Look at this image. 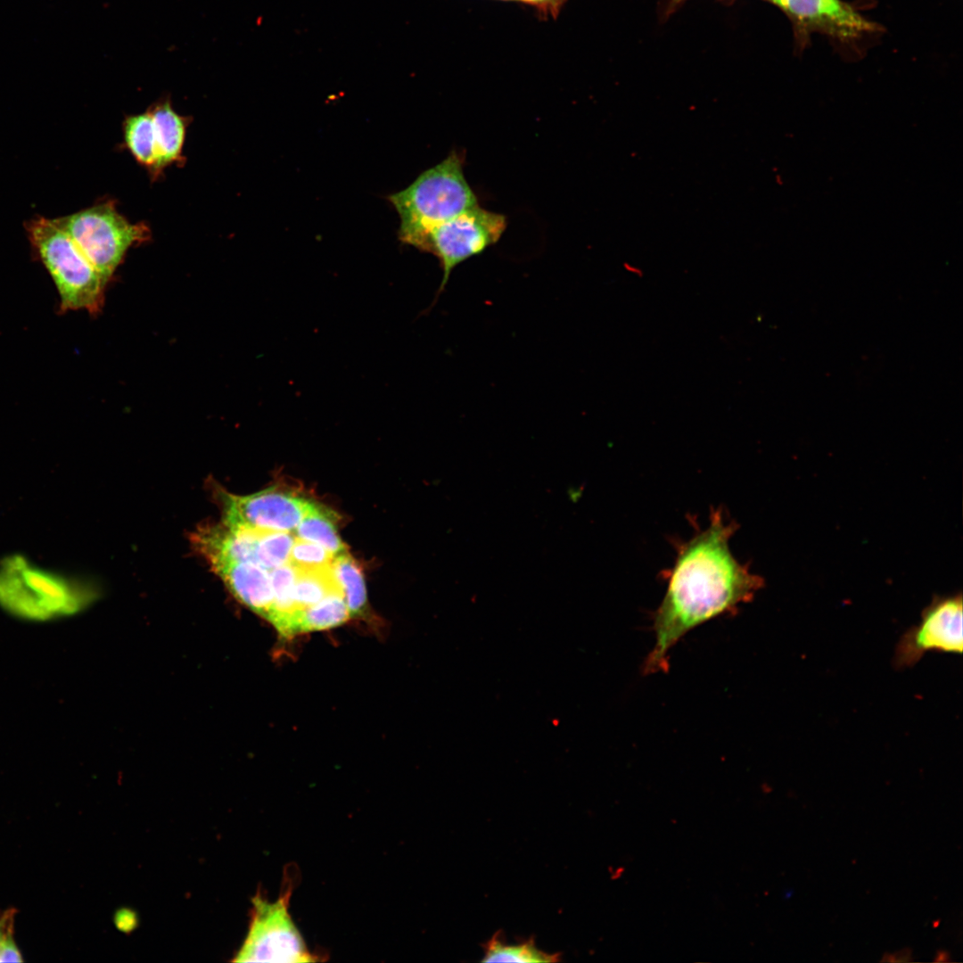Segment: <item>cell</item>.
Segmentation results:
<instances>
[{
  "label": "cell",
  "mask_w": 963,
  "mask_h": 963,
  "mask_svg": "<svg viewBox=\"0 0 963 963\" xmlns=\"http://www.w3.org/2000/svg\"><path fill=\"white\" fill-rule=\"evenodd\" d=\"M962 607L961 594L934 599L923 611L918 624L901 637L893 665L897 669L913 666L929 651L961 654Z\"/></svg>",
  "instance_id": "ba28073f"
},
{
  "label": "cell",
  "mask_w": 963,
  "mask_h": 963,
  "mask_svg": "<svg viewBox=\"0 0 963 963\" xmlns=\"http://www.w3.org/2000/svg\"><path fill=\"white\" fill-rule=\"evenodd\" d=\"M78 248L109 282L129 248L150 238L144 223H131L105 202L55 218Z\"/></svg>",
  "instance_id": "5b68a950"
},
{
  "label": "cell",
  "mask_w": 963,
  "mask_h": 963,
  "mask_svg": "<svg viewBox=\"0 0 963 963\" xmlns=\"http://www.w3.org/2000/svg\"><path fill=\"white\" fill-rule=\"evenodd\" d=\"M26 229L31 245L56 286L60 311L99 313L108 282L69 234L55 218L43 217L30 220Z\"/></svg>",
  "instance_id": "277c9868"
},
{
  "label": "cell",
  "mask_w": 963,
  "mask_h": 963,
  "mask_svg": "<svg viewBox=\"0 0 963 963\" xmlns=\"http://www.w3.org/2000/svg\"><path fill=\"white\" fill-rule=\"evenodd\" d=\"M350 616L344 596L333 594L304 612L300 632L333 628L343 623Z\"/></svg>",
  "instance_id": "ac0fdd59"
},
{
  "label": "cell",
  "mask_w": 963,
  "mask_h": 963,
  "mask_svg": "<svg viewBox=\"0 0 963 963\" xmlns=\"http://www.w3.org/2000/svg\"><path fill=\"white\" fill-rule=\"evenodd\" d=\"M780 7L800 23L840 38L875 29L873 23L840 0H783Z\"/></svg>",
  "instance_id": "30bf717a"
},
{
  "label": "cell",
  "mask_w": 963,
  "mask_h": 963,
  "mask_svg": "<svg viewBox=\"0 0 963 963\" xmlns=\"http://www.w3.org/2000/svg\"><path fill=\"white\" fill-rule=\"evenodd\" d=\"M908 957H910V954H907L906 950H904L901 951H898L895 954H891L889 956L885 955L883 960L889 962L908 961L910 960Z\"/></svg>",
  "instance_id": "7402d4cb"
},
{
  "label": "cell",
  "mask_w": 963,
  "mask_h": 963,
  "mask_svg": "<svg viewBox=\"0 0 963 963\" xmlns=\"http://www.w3.org/2000/svg\"><path fill=\"white\" fill-rule=\"evenodd\" d=\"M674 1H675V2H679V1H681V0H674Z\"/></svg>",
  "instance_id": "484cf974"
},
{
  "label": "cell",
  "mask_w": 963,
  "mask_h": 963,
  "mask_svg": "<svg viewBox=\"0 0 963 963\" xmlns=\"http://www.w3.org/2000/svg\"><path fill=\"white\" fill-rule=\"evenodd\" d=\"M95 599L90 585L28 555L0 558V610L16 621L55 622L77 615Z\"/></svg>",
  "instance_id": "7a4b0ae2"
},
{
  "label": "cell",
  "mask_w": 963,
  "mask_h": 963,
  "mask_svg": "<svg viewBox=\"0 0 963 963\" xmlns=\"http://www.w3.org/2000/svg\"><path fill=\"white\" fill-rule=\"evenodd\" d=\"M522 1H527V2H531V3H534V4H544V3H549L552 0H522Z\"/></svg>",
  "instance_id": "cb8c5ba5"
},
{
  "label": "cell",
  "mask_w": 963,
  "mask_h": 963,
  "mask_svg": "<svg viewBox=\"0 0 963 963\" xmlns=\"http://www.w3.org/2000/svg\"><path fill=\"white\" fill-rule=\"evenodd\" d=\"M333 594L344 596L333 574L332 565L317 570H296L293 601L297 614L298 634L301 633L300 624L304 612Z\"/></svg>",
  "instance_id": "4fadbf2b"
},
{
  "label": "cell",
  "mask_w": 963,
  "mask_h": 963,
  "mask_svg": "<svg viewBox=\"0 0 963 963\" xmlns=\"http://www.w3.org/2000/svg\"><path fill=\"white\" fill-rule=\"evenodd\" d=\"M123 134L125 144L136 160L157 177L158 149L150 111L128 116L123 122Z\"/></svg>",
  "instance_id": "5bb4252c"
},
{
  "label": "cell",
  "mask_w": 963,
  "mask_h": 963,
  "mask_svg": "<svg viewBox=\"0 0 963 963\" xmlns=\"http://www.w3.org/2000/svg\"><path fill=\"white\" fill-rule=\"evenodd\" d=\"M949 953L946 951H939L936 953L935 962H945L949 960Z\"/></svg>",
  "instance_id": "603a6c76"
},
{
  "label": "cell",
  "mask_w": 963,
  "mask_h": 963,
  "mask_svg": "<svg viewBox=\"0 0 963 963\" xmlns=\"http://www.w3.org/2000/svg\"><path fill=\"white\" fill-rule=\"evenodd\" d=\"M332 569L343 591L350 615L362 613L366 603V591L358 564L344 552L334 556Z\"/></svg>",
  "instance_id": "2e32d148"
},
{
  "label": "cell",
  "mask_w": 963,
  "mask_h": 963,
  "mask_svg": "<svg viewBox=\"0 0 963 963\" xmlns=\"http://www.w3.org/2000/svg\"><path fill=\"white\" fill-rule=\"evenodd\" d=\"M16 910L13 908L0 912V962H21V952L14 939Z\"/></svg>",
  "instance_id": "44dd1931"
},
{
  "label": "cell",
  "mask_w": 963,
  "mask_h": 963,
  "mask_svg": "<svg viewBox=\"0 0 963 963\" xmlns=\"http://www.w3.org/2000/svg\"><path fill=\"white\" fill-rule=\"evenodd\" d=\"M148 111L155 130L159 176L165 168L184 159L182 151L189 121L173 109L169 100H161Z\"/></svg>",
  "instance_id": "7c38bea8"
},
{
  "label": "cell",
  "mask_w": 963,
  "mask_h": 963,
  "mask_svg": "<svg viewBox=\"0 0 963 963\" xmlns=\"http://www.w3.org/2000/svg\"><path fill=\"white\" fill-rule=\"evenodd\" d=\"M292 885L286 878L284 891L274 901L260 893L252 899L249 930L233 961L302 963L317 960L289 912Z\"/></svg>",
  "instance_id": "8992f818"
},
{
  "label": "cell",
  "mask_w": 963,
  "mask_h": 963,
  "mask_svg": "<svg viewBox=\"0 0 963 963\" xmlns=\"http://www.w3.org/2000/svg\"><path fill=\"white\" fill-rule=\"evenodd\" d=\"M294 539L291 531H260L255 564L270 571L288 563Z\"/></svg>",
  "instance_id": "d6986e66"
},
{
  "label": "cell",
  "mask_w": 963,
  "mask_h": 963,
  "mask_svg": "<svg viewBox=\"0 0 963 963\" xmlns=\"http://www.w3.org/2000/svg\"><path fill=\"white\" fill-rule=\"evenodd\" d=\"M780 7L783 0H769Z\"/></svg>",
  "instance_id": "d4e9b609"
},
{
  "label": "cell",
  "mask_w": 963,
  "mask_h": 963,
  "mask_svg": "<svg viewBox=\"0 0 963 963\" xmlns=\"http://www.w3.org/2000/svg\"><path fill=\"white\" fill-rule=\"evenodd\" d=\"M557 954H548L539 950L533 941L517 944L505 943L499 934H495L484 946L483 962L537 963L559 960Z\"/></svg>",
  "instance_id": "e0dca14e"
},
{
  "label": "cell",
  "mask_w": 963,
  "mask_h": 963,
  "mask_svg": "<svg viewBox=\"0 0 963 963\" xmlns=\"http://www.w3.org/2000/svg\"><path fill=\"white\" fill-rule=\"evenodd\" d=\"M293 531L296 538L317 543L334 556L347 552V547L337 533L328 509L313 501L308 513Z\"/></svg>",
  "instance_id": "9a60e30c"
},
{
  "label": "cell",
  "mask_w": 963,
  "mask_h": 963,
  "mask_svg": "<svg viewBox=\"0 0 963 963\" xmlns=\"http://www.w3.org/2000/svg\"><path fill=\"white\" fill-rule=\"evenodd\" d=\"M522 1V0H521Z\"/></svg>",
  "instance_id": "4316f807"
},
{
  "label": "cell",
  "mask_w": 963,
  "mask_h": 963,
  "mask_svg": "<svg viewBox=\"0 0 963 963\" xmlns=\"http://www.w3.org/2000/svg\"><path fill=\"white\" fill-rule=\"evenodd\" d=\"M387 199L399 217V241L416 249L432 227L478 205L456 152Z\"/></svg>",
  "instance_id": "3957f363"
},
{
  "label": "cell",
  "mask_w": 963,
  "mask_h": 963,
  "mask_svg": "<svg viewBox=\"0 0 963 963\" xmlns=\"http://www.w3.org/2000/svg\"><path fill=\"white\" fill-rule=\"evenodd\" d=\"M333 558L321 545L295 537L288 563L296 570L309 571L329 567Z\"/></svg>",
  "instance_id": "ffe728a7"
},
{
  "label": "cell",
  "mask_w": 963,
  "mask_h": 963,
  "mask_svg": "<svg viewBox=\"0 0 963 963\" xmlns=\"http://www.w3.org/2000/svg\"><path fill=\"white\" fill-rule=\"evenodd\" d=\"M235 597L267 618L273 602L269 571L248 563H220L211 566Z\"/></svg>",
  "instance_id": "8fae6325"
},
{
  "label": "cell",
  "mask_w": 963,
  "mask_h": 963,
  "mask_svg": "<svg viewBox=\"0 0 963 963\" xmlns=\"http://www.w3.org/2000/svg\"><path fill=\"white\" fill-rule=\"evenodd\" d=\"M736 530L720 510L709 525L682 543L671 568L665 595L654 613V646L643 671H666L671 649L690 630L718 616L733 613L752 600L763 580L739 563L729 548Z\"/></svg>",
  "instance_id": "6da1fadb"
},
{
  "label": "cell",
  "mask_w": 963,
  "mask_h": 963,
  "mask_svg": "<svg viewBox=\"0 0 963 963\" xmlns=\"http://www.w3.org/2000/svg\"><path fill=\"white\" fill-rule=\"evenodd\" d=\"M225 523L249 529L293 531L311 502L292 492L268 488L247 496L220 492Z\"/></svg>",
  "instance_id": "9c48e42d"
},
{
  "label": "cell",
  "mask_w": 963,
  "mask_h": 963,
  "mask_svg": "<svg viewBox=\"0 0 963 963\" xmlns=\"http://www.w3.org/2000/svg\"><path fill=\"white\" fill-rule=\"evenodd\" d=\"M506 227L504 215L476 205L429 230L417 249L433 254L440 263L443 276L438 294L455 267L496 243Z\"/></svg>",
  "instance_id": "52a82bcc"
}]
</instances>
